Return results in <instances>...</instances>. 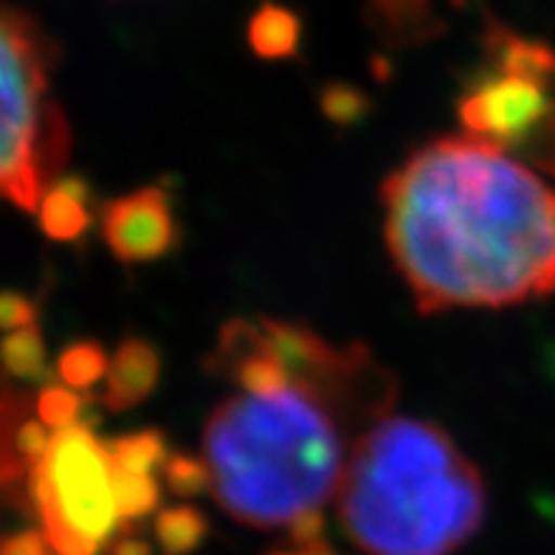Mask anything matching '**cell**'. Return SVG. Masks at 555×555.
I'll return each instance as SVG.
<instances>
[{
    "label": "cell",
    "instance_id": "1",
    "mask_svg": "<svg viewBox=\"0 0 555 555\" xmlns=\"http://www.w3.org/2000/svg\"><path fill=\"white\" fill-rule=\"evenodd\" d=\"M384 234L421 313L555 294V190L505 147L437 139L380 186Z\"/></svg>",
    "mask_w": 555,
    "mask_h": 555
},
{
    "label": "cell",
    "instance_id": "2",
    "mask_svg": "<svg viewBox=\"0 0 555 555\" xmlns=\"http://www.w3.org/2000/svg\"><path fill=\"white\" fill-rule=\"evenodd\" d=\"M262 319L294 375L268 389H234L211 409L204 463L209 491L232 519L291 528L336 496L361 437L392 417L398 389L366 347Z\"/></svg>",
    "mask_w": 555,
    "mask_h": 555
},
{
    "label": "cell",
    "instance_id": "3",
    "mask_svg": "<svg viewBox=\"0 0 555 555\" xmlns=\"http://www.w3.org/2000/svg\"><path fill=\"white\" fill-rule=\"evenodd\" d=\"M341 528L366 555H454L486 521V482L426 421L387 417L352 451L336 493Z\"/></svg>",
    "mask_w": 555,
    "mask_h": 555
},
{
    "label": "cell",
    "instance_id": "4",
    "mask_svg": "<svg viewBox=\"0 0 555 555\" xmlns=\"http://www.w3.org/2000/svg\"><path fill=\"white\" fill-rule=\"evenodd\" d=\"M54 46L35 17L0 3V201L40 209L68 155V127L51 99Z\"/></svg>",
    "mask_w": 555,
    "mask_h": 555
},
{
    "label": "cell",
    "instance_id": "5",
    "mask_svg": "<svg viewBox=\"0 0 555 555\" xmlns=\"http://www.w3.org/2000/svg\"><path fill=\"white\" fill-rule=\"evenodd\" d=\"M28 500L51 555H99L121 528L111 449L85 423L54 431L28 477Z\"/></svg>",
    "mask_w": 555,
    "mask_h": 555
},
{
    "label": "cell",
    "instance_id": "6",
    "mask_svg": "<svg viewBox=\"0 0 555 555\" xmlns=\"http://www.w3.org/2000/svg\"><path fill=\"white\" fill-rule=\"evenodd\" d=\"M550 88L553 85L519 74H486L460 102L465 135L500 147H521L555 107Z\"/></svg>",
    "mask_w": 555,
    "mask_h": 555
},
{
    "label": "cell",
    "instance_id": "7",
    "mask_svg": "<svg viewBox=\"0 0 555 555\" xmlns=\"http://www.w3.org/2000/svg\"><path fill=\"white\" fill-rule=\"evenodd\" d=\"M102 237L113 257L127 266L162 260L181 240L172 201L158 186L116 197L102 209Z\"/></svg>",
    "mask_w": 555,
    "mask_h": 555
},
{
    "label": "cell",
    "instance_id": "8",
    "mask_svg": "<svg viewBox=\"0 0 555 555\" xmlns=\"http://www.w3.org/2000/svg\"><path fill=\"white\" fill-rule=\"evenodd\" d=\"M162 378V356L144 338L121 341L105 375L102 403L111 412H125L144 403Z\"/></svg>",
    "mask_w": 555,
    "mask_h": 555
},
{
    "label": "cell",
    "instance_id": "9",
    "mask_svg": "<svg viewBox=\"0 0 555 555\" xmlns=\"http://www.w3.org/2000/svg\"><path fill=\"white\" fill-rule=\"evenodd\" d=\"M370 23L392 46H421L443 35L435 0H370Z\"/></svg>",
    "mask_w": 555,
    "mask_h": 555
},
{
    "label": "cell",
    "instance_id": "10",
    "mask_svg": "<svg viewBox=\"0 0 555 555\" xmlns=\"http://www.w3.org/2000/svg\"><path fill=\"white\" fill-rule=\"evenodd\" d=\"M486 51L491 56L493 68L502 70V74H519V77L555 85V49H550L544 42L519 37L511 28L491 21L486 35Z\"/></svg>",
    "mask_w": 555,
    "mask_h": 555
},
{
    "label": "cell",
    "instance_id": "11",
    "mask_svg": "<svg viewBox=\"0 0 555 555\" xmlns=\"http://www.w3.org/2000/svg\"><path fill=\"white\" fill-rule=\"evenodd\" d=\"M40 225L51 240L70 243L91 225V192L82 178H56L40 201Z\"/></svg>",
    "mask_w": 555,
    "mask_h": 555
},
{
    "label": "cell",
    "instance_id": "12",
    "mask_svg": "<svg viewBox=\"0 0 555 555\" xmlns=\"http://www.w3.org/2000/svg\"><path fill=\"white\" fill-rule=\"evenodd\" d=\"M35 412L37 398L31 401L26 392L0 387V493L17 496L14 491L31 477V465L21 454V429Z\"/></svg>",
    "mask_w": 555,
    "mask_h": 555
},
{
    "label": "cell",
    "instance_id": "13",
    "mask_svg": "<svg viewBox=\"0 0 555 555\" xmlns=\"http://www.w3.org/2000/svg\"><path fill=\"white\" fill-rule=\"evenodd\" d=\"M302 21L280 3H262L248 21V46L262 60H288L299 51Z\"/></svg>",
    "mask_w": 555,
    "mask_h": 555
},
{
    "label": "cell",
    "instance_id": "14",
    "mask_svg": "<svg viewBox=\"0 0 555 555\" xmlns=\"http://www.w3.org/2000/svg\"><path fill=\"white\" fill-rule=\"evenodd\" d=\"M209 535V519L190 505L167 507L155 519V539L164 555H192Z\"/></svg>",
    "mask_w": 555,
    "mask_h": 555
},
{
    "label": "cell",
    "instance_id": "15",
    "mask_svg": "<svg viewBox=\"0 0 555 555\" xmlns=\"http://www.w3.org/2000/svg\"><path fill=\"white\" fill-rule=\"evenodd\" d=\"M0 366L14 380L46 378V345L40 331L23 327L0 338Z\"/></svg>",
    "mask_w": 555,
    "mask_h": 555
},
{
    "label": "cell",
    "instance_id": "16",
    "mask_svg": "<svg viewBox=\"0 0 555 555\" xmlns=\"http://www.w3.org/2000/svg\"><path fill=\"white\" fill-rule=\"evenodd\" d=\"M107 449H111L113 468L119 472L153 474L155 465L167 463V440L155 429L116 437L107 443Z\"/></svg>",
    "mask_w": 555,
    "mask_h": 555
},
{
    "label": "cell",
    "instance_id": "17",
    "mask_svg": "<svg viewBox=\"0 0 555 555\" xmlns=\"http://www.w3.org/2000/svg\"><path fill=\"white\" fill-rule=\"evenodd\" d=\"M111 359L96 341H77L65 347L56 359V375L65 387L70 389H91L96 380H105Z\"/></svg>",
    "mask_w": 555,
    "mask_h": 555
},
{
    "label": "cell",
    "instance_id": "18",
    "mask_svg": "<svg viewBox=\"0 0 555 555\" xmlns=\"http://www.w3.org/2000/svg\"><path fill=\"white\" fill-rule=\"evenodd\" d=\"M116 472V496H119V514H121V528H133L147 516L162 502V488L155 482L153 474H135V472Z\"/></svg>",
    "mask_w": 555,
    "mask_h": 555
},
{
    "label": "cell",
    "instance_id": "19",
    "mask_svg": "<svg viewBox=\"0 0 555 555\" xmlns=\"http://www.w3.org/2000/svg\"><path fill=\"white\" fill-rule=\"evenodd\" d=\"M82 406V398L77 395V389L70 387H56L54 384V387H46L37 395V417L54 431L79 423Z\"/></svg>",
    "mask_w": 555,
    "mask_h": 555
},
{
    "label": "cell",
    "instance_id": "20",
    "mask_svg": "<svg viewBox=\"0 0 555 555\" xmlns=\"http://www.w3.org/2000/svg\"><path fill=\"white\" fill-rule=\"evenodd\" d=\"M164 479H167V488L176 496H197L206 488H211L209 465L204 460L190 457V454H172V457H167Z\"/></svg>",
    "mask_w": 555,
    "mask_h": 555
},
{
    "label": "cell",
    "instance_id": "21",
    "mask_svg": "<svg viewBox=\"0 0 555 555\" xmlns=\"http://www.w3.org/2000/svg\"><path fill=\"white\" fill-rule=\"evenodd\" d=\"M324 116L336 125H356L370 111V99L352 85H327L322 91Z\"/></svg>",
    "mask_w": 555,
    "mask_h": 555
},
{
    "label": "cell",
    "instance_id": "22",
    "mask_svg": "<svg viewBox=\"0 0 555 555\" xmlns=\"http://www.w3.org/2000/svg\"><path fill=\"white\" fill-rule=\"evenodd\" d=\"M35 302L26 299L23 294H14V291H7L0 294V331L14 333L23 331V327H35Z\"/></svg>",
    "mask_w": 555,
    "mask_h": 555
},
{
    "label": "cell",
    "instance_id": "23",
    "mask_svg": "<svg viewBox=\"0 0 555 555\" xmlns=\"http://www.w3.org/2000/svg\"><path fill=\"white\" fill-rule=\"evenodd\" d=\"M0 555H51L42 530H23L0 542Z\"/></svg>",
    "mask_w": 555,
    "mask_h": 555
},
{
    "label": "cell",
    "instance_id": "24",
    "mask_svg": "<svg viewBox=\"0 0 555 555\" xmlns=\"http://www.w3.org/2000/svg\"><path fill=\"white\" fill-rule=\"evenodd\" d=\"M111 555H153V547L147 542H141V539L127 535V539H119V542L113 544Z\"/></svg>",
    "mask_w": 555,
    "mask_h": 555
},
{
    "label": "cell",
    "instance_id": "25",
    "mask_svg": "<svg viewBox=\"0 0 555 555\" xmlns=\"http://www.w3.org/2000/svg\"><path fill=\"white\" fill-rule=\"evenodd\" d=\"M271 555H333L327 544H317V547H294V550H280Z\"/></svg>",
    "mask_w": 555,
    "mask_h": 555
}]
</instances>
